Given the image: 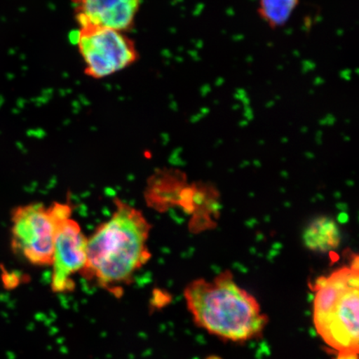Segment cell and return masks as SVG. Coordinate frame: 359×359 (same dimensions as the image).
Returning <instances> with one entry per match:
<instances>
[{
	"label": "cell",
	"instance_id": "6da1fadb",
	"mask_svg": "<svg viewBox=\"0 0 359 359\" xmlns=\"http://www.w3.org/2000/svg\"><path fill=\"white\" fill-rule=\"evenodd\" d=\"M114 203L111 217L88 238L87 262L81 275L118 294L151 258L147 245L151 224L141 210L121 199Z\"/></svg>",
	"mask_w": 359,
	"mask_h": 359
},
{
	"label": "cell",
	"instance_id": "7a4b0ae2",
	"mask_svg": "<svg viewBox=\"0 0 359 359\" xmlns=\"http://www.w3.org/2000/svg\"><path fill=\"white\" fill-rule=\"evenodd\" d=\"M184 297L195 324L219 339L246 342L258 338L267 325L257 299L237 285L230 271L212 280L191 281Z\"/></svg>",
	"mask_w": 359,
	"mask_h": 359
},
{
	"label": "cell",
	"instance_id": "3957f363",
	"mask_svg": "<svg viewBox=\"0 0 359 359\" xmlns=\"http://www.w3.org/2000/svg\"><path fill=\"white\" fill-rule=\"evenodd\" d=\"M358 259L313 286V321L318 335L337 353V359H358L359 346Z\"/></svg>",
	"mask_w": 359,
	"mask_h": 359
},
{
	"label": "cell",
	"instance_id": "277c9868",
	"mask_svg": "<svg viewBox=\"0 0 359 359\" xmlns=\"http://www.w3.org/2000/svg\"><path fill=\"white\" fill-rule=\"evenodd\" d=\"M57 230L52 205L30 203L11 214V247L34 266H51Z\"/></svg>",
	"mask_w": 359,
	"mask_h": 359
},
{
	"label": "cell",
	"instance_id": "5b68a950",
	"mask_svg": "<svg viewBox=\"0 0 359 359\" xmlns=\"http://www.w3.org/2000/svg\"><path fill=\"white\" fill-rule=\"evenodd\" d=\"M82 57L85 74L100 79L127 69L138 60L134 42L125 33L109 29H79L70 35Z\"/></svg>",
	"mask_w": 359,
	"mask_h": 359
},
{
	"label": "cell",
	"instance_id": "8992f818",
	"mask_svg": "<svg viewBox=\"0 0 359 359\" xmlns=\"http://www.w3.org/2000/svg\"><path fill=\"white\" fill-rule=\"evenodd\" d=\"M51 205L57 219L51 288L55 293H69L75 289L74 276L86 266L88 238L72 219L69 204L55 202Z\"/></svg>",
	"mask_w": 359,
	"mask_h": 359
},
{
	"label": "cell",
	"instance_id": "52a82bcc",
	"mask_svg": "<svg viewBox=\"0 0 359 359\" xmlns=\"http://www.w3.org/2000/svg\"><path fill=\"white\" fill-rule=\"evenodd\" d=\"M79 29H133L142 0H70Z\"/></svg>",
	"mask_w": 359,
	"mask_h": 359
},
{
	"label": "cell",
	"instance_id": "ba28073f",
	"mask_svg": "<svg viewBox=\"0 0 359 359\" xmlns=\"http://www.w3.org/2000/svg\"><path fill=\"white\" fill-rule=\"evenodd\" d=\"M303 241L309 250L320 253L331 252L340 245L341 233L338 224L330 217H318L305 229Z\"/></svg>",
	"mask_w": 359,
	"mask_h": 359
},
{
	"label": "cell",
	"instance_id": "9c48e42d",
	"mask_svg": "<svg viewBox=\"0 0 359 359\" xmlns=\"http://www.w3.org/2000/svg\"><path fill=\"white\" fill-rule=\"evenodd\" d=\"M300 0H259L257 15L271 30L283 28L291 19Z\"/></svg>",
	"mask_w": 359,
	"mask_h": 359
}]
</instances>
